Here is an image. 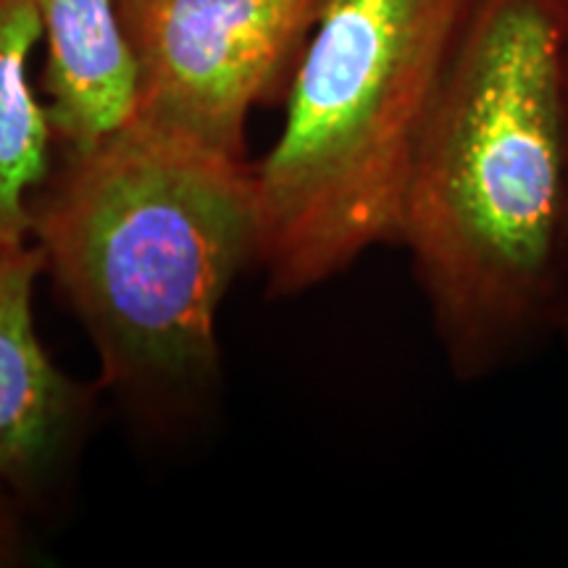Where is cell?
Instances as JSON below:
<instances>
[{"label":"cell","mask_w":568,"mask_h":568,"mask_svg":"<svg viewBox=\"0 0 568 568\" xmlns=\"http://www.w3.org/2000/svg\"><path fill=\"white\" fill-rule=\"evenodd\" d=\"M400 247L453 372H500L564 318L568 0H485L418 145Z\"/></svg>","instance_id":"obj_1"},{"label":"cell","mask_w":568,"mask_h":568,"mask_svg":"<svg viewBox=\"0 0 568 568\" xmlns=\"http://www.w3.org/2000/svg\"><path fill=\"white\" fill-rule=\"evenodd\" d=\"M27 209L42 274L88 329L105 387L159 397L216 376V314L261 255L255 163L130 116L55 145Z\"/></svg>","instance_id":"obj_2"},{"label":"cell","mask_w":568,"mask_h":568,"mask_svg":"<svg viewBox=\"0 0 568 568\" xmlns=\"http://www.w3.org/2000/svg\"><path fill=\"white\" fill-rule=\"evenodd\" d=\"M485 0H326L274 148L255 163L268 295L400 245L418 145Z\"/></svg>","instance_id":"obj_3"},{"label":"cell","mask_w":568,"mask_h":568,"mask_svg":"<svg viewBox=\"0 0 568 568\" xmlns=\"http://www.w3.org/2000/svg\"><path fill=\"white\" fill-rule=\"evenodd\" d=\"M326 0H119L132 116L247 159V119L293 88Z\"/></svg>","instance_id":"obj_4"},{"label":"cell","mask_w":568,"mask_h":568,"mask_svg":"<svg viewBox=\"0 0 568 568\" xmlns=\"http://www.w3.org/2000/svg\"><path fill=\"white\" fill-rule=\"evenodd\" d=\"M40 247L0 245V487L34 493L88 424L92 393L63 374L34 329Z\"/></svg>","instance_id":"obj_5"},{"label":"cell","mask_w":568,"mask_h":568,"mask_svg":"<svg viewBox=\"0 0 568 568\" xmlns=\"http://www.w3.org/2000/svg\"><path fill=\"white\" fill-rule=\"evenodd\" d=\"M55 145H84L132 116L134 71L119 0H34Z\"/></svg>","instance_id":"obj_6"},{"label":"cell","mask_w":568,"mask_h":568,"mask_svg":"<svg viewBox=\"0 0 568 568\" xmlns=\"http://www.w3.org/2000/svg\"><path fill=\"white\" fill-rule=\"evenodd\" d=\"M42 38L34 0H0V245L30 240V195L53 163L55 138L27 61Z\"/></svg>","instance_id":"obj_7"},{"label":"cell","mask_w":568,"mask_h":568,"mask_svg":"<svg viewBox=\"0 0 568 568\" xmlns=\"http://www.w3.org/2000/svg\"><path fill=\"white\" fill-rule=\"evenodd\" d=\"M21 552V529L13 518V510L0 493V566H9Z\"/></svg>","instance_id":"obj_8"},{"label":"cell","mask_w":568,"mask_h":568,"mask_svg":"<svg viewBox=\"0 0 568 568\" xmlns=\"http://www.w3.org/2000/svg\"><path fill=\"white\" fill-rule=\"evenodd\" d=\"M560 335H568V247H566V290H564V318H560Z\"/></svg>","instance_id":"obj_9"}]
</instances>
